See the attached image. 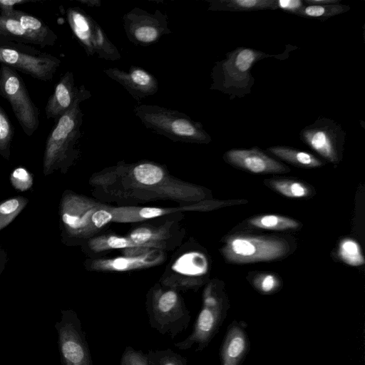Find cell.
<instances>
[{"instance_id":"cell-41","label":"cell","mask_w":365,"mask_h":365,"mask_svg":"<svg viewBox=\"0 0 365 365\" xmlns=\"http://www.w3.org/2000/svg\"><path fill=\"white\" fill-rule=\"evenodd\" d=\"M78 1L89 6H100L101 5V1L98 0H78Z\"/></svg>"},{"instance_id":"cell-18","label":"cell","mask_w":365,"mask_h":365,"mask_svg":"<svg viewBox=\"0 0 365 365\" xmlns=\"http://www.w3.org/2000/svg\"><path fill=\"white\" fill-rule=\"evenodd\" d=\"M105 74L120 84L136 101L156 93L158 91V81L145 69L131 66L128 71L118 68L103 70Z\"/></svg>"},{"instance_id":"cell-35","label":"cell","mask_w":365,"mask_h":365,"mask_svg":"<svg viewBox=\"0 0 365 365\" xmlns=\"http://www.w3.org/2000/svg\"><path fill=\"white\" fill-rule=\"evenodd\" d=\"M120 365H149L148 354L126 346L120 359Z\"/></svg>"},{"instance_id":"cell-14","label":"cell","mask_w":365,"mask_h":365,"mask_svg":"<svg viewBox=\"0 0 365 365\" xmlns=\"http://www.w3.org/2000/svg\"><path fill=\"white\" fill-rule=\"evenodd\" d=\"M123 22L128 41L137 46H151L172 32L168 15L158 9L150 13L135 7L123 15Z\"/></svg>"},{"instance_id":"cell-36","label":"cell","mask_w":365,"mask_h":365,"mask_svg":"<svg viewBox=\"0 0 365 365\" xmlns=\"http://www.w3.org/2000/svg\"><path fill=\"white\" fill-rule=\"evenodd\" d=\"M254 284L263 292H272L279 285L278 279L272 274H261L256 276Z\"/></svg>"},{"instance_id":"cell-19","label":"cell","mask_w":365,"mask_h":365,"mask_svg":"<svg viewBox=\"0 0 365 365\" xmlns=\"http://www.w3.org/2000/svg\"><path fill=\"white\" fill-rule=\"evenodd\" d=\"M165 259L163 250H151L144 254L113 258H98L87 260L86 267L96 272H121L157 266Z\"/></svg>"},{"instance_id":"cell-22","label":"cell","mask_w":365,"mask_h":365,"mask_svg":"<svg viewBox=\"0 0 365 365\" xmlns=\"http://www.w3.org/2000/svg\"><path fill=\"white\" fill-rule=\"evenodd\" d=\"M10 18L19 21L26 31L41 42L42 48L53 46L57 41L56 33L45 22L34 16L20 10H14Z\"/></svg>"},{"instance_id":"cell-27","label":"cell","mask_w":365,"mask_h":365,"mask_svg":"<svg viewBox=\"0 0 365 365\" xmlns=\"http://www.w3.org/2000/svg\"><path fill=\"white\" fill-rule=\"evenodd\" d=\"M249 223L255 227L278 231L296 229L299 225L292 218L277 215L257 216L250 219Z\"/></svg>"},{"instance_id":"cell-4","label":"cell","mask_w":365,"mask_h":365,"mask_svg":"<svg viewBox=\"0 0 365 365\" xmlns=\"http://www.w3.org/2000/svg\"><path fill=\"white\" fill-rule=\"evenodd\" d=\"M263 51L247 47H237L217 61L211 71L210 90L227 94L230 99L242 98L251 93L255 78L251 71L259 61L272 57Z\"/></svg>"},{"instance_id":"cell-3","label":"cell","mask_w":365,"mask_h":365,"mask_svg":"<svg viewBox=\"0 0 365 365\" xmlns=\"http://www.w3.org/2000/svg\"><path fill=\"white\" fill-rule=\"evenodd\" d=\"M110 207L66 190L59 206L61 236L65 243L79 242L95 237L112 222Z\"/></svg>"},{"instance_id":"cell-23","label":"cell","mask_w":365,"mask_h":365,"mask_svg":"<svg viewBox=\"0 0 365 365\" xmlns=\"http://www.w3.org/2000/svg\"><path fill=\"white\" fill-rule=\"evenodd\" d=\"M208 11H255L276 10V0H211Z\"/></svg>"},{"instance_id":"cell-37","label":"cell","mask_w":365,"mask_h":365,"mask_svg":"<svg viewBox=\"0 0 365 365\" xmlns=\"http://www.w3.org/2000/svg\"><path fill=\"white\" fill-rule=\"evenodd\" d=\"M305 6L304 0H276V10L281 9L285 12L297 14Z\"/></svg>"},{"instance_id":"cell-33","label":"cell","mask_w":365,"mask_h":365,"mask_svg":"<svg viewBox=\"0 0 365 365\" xmlns=\"http://www.w3.org/2000/svg\"><path fill=\"white\" fill-rule=\"evenodd\" d=\"M149 365H188L187 359L168 348L149 350L147 353Z\"/></svg>"},{"instance_id":"cell-38","label":"cell","mask_w":365,"mask_h":365,"mask_svg":"<svg viewBox=\"0 0 365 365\" xmlns=\"http://www.w3.org/2000/svg\"><path fill=\"white\" fill-rule=\"evenodd\" d=\"M36 1L30 0H0V14L6 17H11L15 10L14 9L15 5Z\"/></svg>"},{"instance_id":"cell-12","label":"cell","mask_w":365,"mask_h":365,"mask_svg":"<svg viewBox=\"0 0 365 365\" xmlns=\"http://www.w3.org/2000/svg\"><path fill=\"white\" fill-rule=\"evenodd\" d=\"M346 132L335 120L319 117L299 132L301 140L328 162L337 164L341 157Z\"/></svg>"},{"instance_id":"cell-25","label":"cell","mask_w":365,"mask_h":365,"mask_svg":"<svg viewBox=\"0 0 365 365\" xmlns=\"http://www.w3.org/2000/svg\"><path fill=\"white\" fill-rule=\"evenodd\" d=\"M0 38L28 45H38L42 48L41 42L34 36L26 31L19 21L14 18L6 17L1 14Z\"/></svg>"},{"instance_id":"cell-21","label":"cell","mask_w":365,"mask_h":365,"mask_svg":"<svg viewBox=\"0 0 365 365\" xmlns=\"http://www.w3.org/2000/svg\"><path fill=\"white\" fill-rule=\"evenodd\" d=\"M78 91L73 72L66 71L56 84L54 91L47 101L45 107L46 118L53 119L56 123L71 108Z\"/></svg>"},{"instance_id":"cell-15","label":"cell","mask_w":365,"mask_h":365,"mask_svg":"<svg viewBox=\"0 0 365 365\" xmlns=\"http://www.w3.org/2000/svg\"><path fill=\"white\" fill-rule=\"evenodd\" d=\"M220 317V302L215 284L210 282L204 289L202 307L194 324L192 333L184 340L175 343L181 350L196 345V351L202 350L209 342L218 325Z\"/></svg>"},{"instance_id":"cell-24","label":"cell","mask_w":365,"mask_h":365,"mask_svg":"<svg viewBox=\"0 0 365 365\" xmlns=\"http://www.w3.org/2000/svg\"><path fill=\"white\" fill-rule=\"evenodd\" d=\"M267 151L278 158L295 166L314 168L322 166L323 162L314 155L288 146H272Z\"/></svg>"},{"instance_id":"cell-13","label":"cell","mask_w":365,"mask_h":365,"mask_svg":"<svg viewBox=\"0 0 365 365\" xmlns=\"http://www.w3.org/2000/svg\"><path fill=\"white\" fill-rule=\"evenodd\" d=\"M206 256L197 250H187L173 260L159 283L178 292L197 289L208 272Z\"/></svg>"},{"instance_id":"cell-31","label":"cell","mask_w":365,"mask_h":365,"mask_svg":"<svg viewBox=\"0 0 365 365\" xmlns=\"http://www.w3.org/2000/svg\"><path fill=\"white\" fill-rule=\"evenodd\" d=\"M338 255L340 259L350 266H361L365 263L359 245L354 240L346 238L339 245Z\"/></svg>"},{"instance_id":"cell-30","label":"cell","mask_w":365,"mask_h":365,"mask_svg":"<svg viewBox=\"0 0 365 365\" xmlns=\"http://www.w3.org/2000/svg\"><path fill=\"white\" fill-rule=\"evenodd\" d=\"M28 202V199L21 195L0 202V231L19 215Z\"/></svg>"},{"instance_id":"cell-32","label":"cell","mask_w":365,"mask_h":365,"mask_svg":"<svg viewBox=\"0 0 365 365\" xmlns=\"http://www.w3.org/2000/svg\"><path fill=\"white\" fill-rule=\"evenodd\" d=\"M14 126L7 114L0 106V155L9 160L14 137Z\"/></svg>"},{"instance_id":"cell-16","label":"cell","mask_w":365,"mask_h":365,"mask_svg":"<svg viewBox=\"0 0 365 365\" xmlns=\"http://www.w3.org/2000/svg\"><path fill=\"white\" fill-rule=\"evenodd\" d=\"M240 203V200L219 201L205 200L198 202L174 207L121 206L110 207L112 222H137L183 211H205Z\"/></svg>"},{"instance_id":"cell-11","label":"cell","mask_w":365,"mask_h":365,"mask_svg":"<svg viewBox=\"0 0 365 365\" xmlns=\"http://www.w3.org/2000/svg\"><path fill=\"white\" fill-rule=\"evenodd\" d=\"M55 327L63 365H93L91 352L77 314L62 310Z\"/></svg>"},{"instance_id":"cell-1","label":"cell","mask_w":365,"mask_h":365,"mask_svg":"<svg viewBox=\"0 0 365 365\" xmlns=\"http://www.w3.org/2000/svg\"><path fill=\"white\" fill-rule=\"evenodd\" d=\"M91 180L95 186L119 197L168 199L187 204L206 197L202 187L176 179L164 166L148 160L119 162L95 174Z\"/></svg>"},{"instance_id":"cell-10","label":"cell","mask_w":365,"mask_h":365,"mask_svg":"<svg viewBox=\"0 0 365 365\" xmlns=\"http://www.w3.org/2000/svg\"><path fill=\"white\" fill-rule=\"evenodd\" d=\"M68 25L86 54L107 61H117L121 55L102 27L84 10L78 6L66 10Z\"/></svg>"},{"instance_id":"cell-39","label":"cell","mask_w":365,"mask_h":365,"mask_svg":"<svg viewBox=\"0 0 365 365\" xmlns=\"http://www.w3.org/2000/svg\"><path fill=\"white\" fill-rule=\"evenodd\" d=\"M341 0H304L305 5H330L339 4Z\"/></svg>"},{"instance_id":"cell-40","label":"cell","mask_w":365,"mask_h":365,"mask_svg":"<svg viewBox=\"0 0 365 365\" xmlns=\"http://www.w3.org/2000/svg\"><path fill=\"white\" fill-rule=\"evenodd\" d=\"M7 261L8 255L6 250L0 247V277L6 266Z\"/></svg>"},{"instance_id":"cell-6","label":"cell","mask_w":365,"mask_h":365,"mask_svg":"<svg viewBox=\"0 0 365 365\" xmlns=\"http://www.w3.org/2000/svg\"><path fill=\"white\" fill-rule=\"evenodd\" d=\"M150 326L161 334L174 339L185 331L191 319L190 313L179 292L160 283L151 287L145 299Z\"/></svg>"},{"instance_id":"cell-2","label":"cell","mask_w":365,"mask_h":365,"mask_svg":"<svg viewBox=\"0 0 365 365\" xmlns=\"http://www.w3.org/2000/svg\"><path fill=\"white\" fill-rule=\"evenodd\" d=\"M91 96L84 85L78 87L71 108L56 122L46 141L43 154L45 176L59 170L66 173L78 158L77 144L81 136L83 113L80 105Z\"/></svg>"},{"instance_id":"cell-7","label":"cell","mask_w":365,"mask_h":365,"mask_svg":"<svg viewBox=\"0 0 365 365\" xmlns=\"http://www.w3.org/2000/svg\"><path fill=\"white\" fill-rule=\"evenodd\" d=\"M61 60L21 43L0 38V63L44 82L53 79Z\"/></svg>"},{"instance_id":"cell-5","label":"cell","mask_w":365,"mask_h":365,"mask_svg":"<svg viewBox=\"0 0 365 365\" xmlns=\"http://www.w3.org/2000/svg\"><path fill=\"white\" fill-rule=\"evenodd\" d=\"M133 111L145 128L174 142L208 144L212 141L202 124L184 113L148 104L136 106Z\"/></svg>"},{"instance_id":"cell-8","label":"cell","mask_w":365,"mask_h":365,"mask_svg":"<svg viewBox=\"0 0 365 365\" xmlns=\"http://www.w3.org/2000/svg\"><path fill=\"white\" fill-rule=\"evenodd\" d=\"M289 248L280 238L234 235L227 239L221 251L228 262L242 264L274 260L284 256Z\"/></svg>"},{"instance_id":"cell-9","label":"cell","mask_w":365,"mask_h":365,"mask_svg":"<svg viewBox=\"0 0 365 365\" xmlns=\"http://www.w3.org/2000/svg\"><path fill=\"white\" fill-rule=\"evenodd\" d=\"M0 95L10 104L25 134L30 137L39 125V110L33 102L22 78L13 68L1 63Z\"/></svg>"},{"instance_id":"cell-28","label":"cell","mask_w":365,"mask_h":365,"mask_svg":"<svg viewBox=\"0 0 365 365\" xmlns=\"http://www.w3.org/2000/svg\"><path fill=\"white\" fill-rule=\"evenodd\" d=\"M269 186L281 195L291 198L308 197L312 191L304 183L288 179H275L269 180Z\"/></svg>"},{"instance_id":"cell-34","label":"cell","mask_w":365,"mask_h":365,"mask_svg":"<svg viewBox=\"0 0 365 365\" xmlns=\"http://www.w3.org/2000/svg\"><path fill=\"white\" fill-rule=\"evenodd\" d=\"M10 182L16 190L25 192L32 187L34 179L31 174L25 168L18 167L11 172Z\"/></svg>"},{"instance_id":"cell-26","label":"cell","mask_w":365,"mask_h":365,"mask_svg":"<svg viewBox=\"0 0 365 365\" xmlns=\"http://www.w3.org/2000/svg\"><path fill=\"white\" fill-rule=\"evenodd\" d=\"M351 9L349 5L330 4V5H305L297 16L315 19L324 21L334 16L349 11Z\"/></svg>"},{"instance_id":"cell-20","label":"cell","mask_w":365,"mask_h":365,"mask_svg":"<svg viewBox=\"0 0 365 365\" xmlns=\"http://www.w3.org/2000/svg\"><path fill=\"white\" fill-rule=\"evenodd\" d=\"M223 158L232 166L252 173H279L289 170L288 167L271 158L257 147L232 149L224 154Z\"/></svg>"},{"instance_id":"cell-29","label":"cell","mask_w":365,"mask_h":365,"mask_svg":"<svg viewBox=\"0 0 365 365\" xmlns=\"http://www.w3.org/2000/svg\"><path fill=\"white\" fill-rule=\"evenodd\" d=\"M245 349V339L239 329H233L227 336L222 349V358L225 365H231L242 354Z\"/></svg>"},{"instance_id":"cell-17","label":"cell","mask_w":365,"mask_h":365,"mask_svg":"<svg viewBox=\"0 0 365 365\" xmlns=\"http://www.w3.org/2000/svg\"><path fill=\"white\" fill-rule=\"evenodd\" d=\"M175 226L173 220L160 227L140 226L133 229L126 235L130 248L123 251L124 255L135 256L151 250L168 249L169 243L174 242Z\"/></svg>"}]
</instances>
